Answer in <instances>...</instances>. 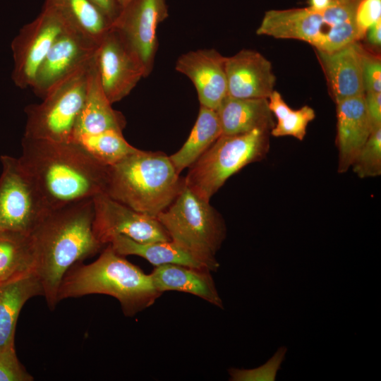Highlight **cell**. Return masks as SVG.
<instances>
[{
	"instance_id": "6da1fadb",
	"label": "cell",
	"mask_w": 381,
	"mask_h": 381,
	"mask_svg": "<svg viewBox=\"0 0 381 381\" xmlns=\"http://www.w3.org/2000/svg\"><path fill=\"white\" fill-rule=\"evenodd\" d=\"M18 159L50 212L104 192L107 167L73 142L23 137Z\"/></svg>"
},
{
	"instance_id": "5b68a950",
	"label": "cell",
	"mask_w": 381,
	"mask_h": 381,
	"mask_svg": "<svg viewBox=\"0 0 381 381\" xmlns=\"http://www.w3.org/2000/svg\"><path fill=\"white\" fill-rule=\"evenodd\" d=\"M156 218L172 242L210 271L218 270L216 254L226 238V227L210 201L184 185L173 202Z\"/></svg>"
},
{
	"instance_id": "484cf974",
	"label": "cell",
	"mask_w": 381,
	"mask_h": 381,
	"mask_svg": "<svg viewBox=\"0 0 381 381\" xmlns=\"http://www.w3.org/2000/svg\"><path fill=\"white\" fill-rule=\"evenodd\" d=\"M36 272L30 236L0 234V286Z\"/></svg>"
},
{
	"instance_id": "603a6c76",
	"label": "cell",
	"mask_w": 381,
	"mask_h": 381,
	"mask_svg": "<svg viewBox=\"0 0 381 381\" xmlns=\"http://www.w3.org/2000/svg\"><path fill=\"white\" fill-rule=\"evenodd\" d=\"M70 28L99 44L111 21L90 0H45Z\"/></svg>"
},
{
	"instance_id": "d6986e66",
	"label": "cell",
	"mask_w": 381,
	"mask_h": 381,
	"mask_svg": "<svg viewBox=\"0 0 381 381\" xmlns=\"http://www.w3.org/2000/svg\"><path fill=\"white\" fill-rule=\"evenodd\" d=\"M325 25L320 13L310 7L267 11L256 30L259 35L277 39H294L315 47Z\"/></svg>"
},
{
	"instance_id": "ba28073f",
	"label": "cell",
	"mask_w": 381,
	"mask_h": 381,
	"mask_svg": "<svg viewBox=\"0 0 381 381\" xmlns=\"http://www.w3.org/2000/svg\"><path fill=\"white\" fill-rule=\"evenodd\" d=\"M0 160V234L30 236L50 211L19 159Z\"/></svg>"
},
{
	"instance_id": "8992f818",
	"label": "cell",
	"mask_w": 381,
	"mask_h": 381,
	"mask_svg": "<svg viewBox=\"0 0 381 381\" xmlns=\"http://www.w3.org/2000/svg\"><path fill=\"white\" fill-rule=\"evenodd\" d=\"M270 133L258 128L240 134H222L190 166L185 185L200 198L210 201L230 176L265 157L270 149Z\"/></svg>"
},
{
	"instance_id": "d590c367",
	"label": "cell",
	"mask_w": 381,
	"mask_h": 381,
	"mask_svg": "<svg viewBox=\"0 0 381 381\" xmlns=\"http://www.w3.org/2000/svg\"><path fill=\"white\" fill-rule=\"evenodd\" d=\"M365 106L373 129L381 126V92H365Z\"/></svg>"
},
{
	"instance_id": "5bb4252c",
	"label": "cell",
	"mask_w": 381,
	"mask_h": 381,
	"mask_svg": "<svg viewBox=\"0 0 381 381\" xmlns=\"http://www.w3.org/2000/svg\"><path fill=\"white\" fill-rule=\"evenodd\" d=\"M226 59L214 49L190 51L178 59L175 68L192 81L200 105L216 110L228 95Z\"/></svg>"
},
{
	"instance_id": "2e32d148",
	"label": "cell",
	"mask_w": 381,
	"mask_h": 381,
	"mask_svg": "<svg viewBox=\"0 0 381 381\" xmlns=\"http://www.w3.org/2000/svg\"><path fill=\"white\" fill-rule=\"evenodd\" d=\"M338 172L351 167L355 157L368 139L373 126L368 116L364 95L336 102Z\"/></svg>"
},
{
	"instance_id": "e575fe53",
	"label": "cell",
	"mask_w": 381,
	"mask_h": 381,
	"mask_svg": "<svg viewBox=\"0 0 381 381\" xmlns=\"http://www.w3.org/2000/svg\"><path fill=\"white\" fill-rule=\"evenodd\" d=\"M362 68L365 92H381L380 58L363 49Z\"/></svg>"
},
{
	"instance_id": "30bf717a",
	"label": "cell",
	"mask_w": 381,
	"mask_h": 381,
	"mask_svg": "<svg viewBox=\"0 0 381 381\" xmlns=\"http://www.w3.org/2000/svg\"><path fill=\"white\" fill-rule=\"evenodd\" d=\"M92 202L93 231L104 246L118 236L140 243L171 241L156 217L138 212L104 193L94 196Z\"/></svg>"
},
{
	"instance_id": "4dcf8cb0",
	"label": "cell",
	"mask_w": 381,
	"mask_h": 381,
	"mask_svg": "<svg viewBox=\"0 0 381 381\" xmlns=\"http://www.w3.org/2000/svg\"><path fill=\"white\" fill-rule=\"evenodd\" d=\"M358 41L356 20L329 27L315 47L317 50L332 52Z\"/></svg>"
},
{
	"instance_id": "f35d334b",
	"label": "cell",
	"mask_w": 381,
	"mask_h": 381,
	"mask_svg": "<svg viewBox=\"0 0 381 381\" xmlns=\"http://www.w3.org/2000/svg\"><path fill=\"white\" fill-rule=\"evenodd\" d=\"M330 0H308L309 6L313 11L321 13L329 4Z\"/></svg>"
},
{
	"instance_id": "f1b7e54d",
	"label": "cell",
	"mask_w": 381,
	"mask_h": 381,
	"mask_svg": "<svg viewBox=\"0 0 381 381\" xmlns=\"http://www.w3.org/2000/svg\"><path fill=\"white\" fill-rule=\"evenodd\" d=\"M315 117L314 109L308 105L296 110L289 106L276 117L277 122L270 131V134L274 137L292 136L303 140L308 123Z\"/></svg>"
},
{
	"instance_id": "d6a6232c",
	"label": "cell",
	"mask_w": 381,
	"mask_h": 381,
	"mask_svg": "<svg viewBox=\"0 0 381 381\" xmlns=\"http://www.w3.org/2000/svg\"><path fill=\"white\" fill-rule=\"evenodd\" d=\"M33 377L19 361L15 347L0 351V381H32Z\"/></svg>"
},
{
	"instance_id": "44dd1931",
	"label": "cell",
	"mask_w": 381,
	"mask_h": 381,
	"mask_svg": "<svg viewBox=\"0 0 381 381\" xmlns=\"http://www.w3.org/2000/svg\"><path fill=\"white\" fill-rule=\"evenodd\" d=\"M216 111L223 135L244 133L258 128L270 132L274 126L267 98H237L227 95Z\"/></svg>"
},
{
	"instance_id": "3957f363",
	"label": "cell",
	"mask_w": 381,
	"mask_h": 381,
	"mask_svg": "<svg viewBox=\"0 0 381 381\" xmlns=\"http://www.w3.org/2000/svg\"><path fill=\"white\" fill-rule=\"evenodd\" d=\"M90 294L114 297L128 317L151 306L162 295L150 274L126 260L110 244L95 261L71 267L59 287L57 301Z\"/></svg>"
},
{
	"instance_id": "4fadbf2b",
	"label": "cell",
	"mask_w": 381,
	"mask_h": 381,
	"mask_svg": "<svg viewBox=\"0 0 381 381\" xmlns=\"http://www.w3.org/2000/svg\"><path fill=\"white\" fill-rule=\"evenodd\" d=\"M98 43L67 27L56 38L35 75L31 88L43 98L56 85L87 65Z\"/></svg>"
},
{
	"instance_id": "9c48e42d",
	"label": "cell",
	"mask_w": 381,
	"mask_h": 381,
	"mask_svg": "<svg viewBox=\"0 0 381 381\" xmlns=\"http://www.w3.org/2000/svg\"><path fill=\"white\" fill-rule=\"evenodd\" d=\"M67 27L56 11L44 5L38 16L20 30L11 43V78L17 87H32L41 63L56 38Z\"/></svg>"
},
{
	"instance_id": "9a60e30c",
	"label": "cell",
	"mask_w": 381,
	"mask_h": 381,
	"mask_svg": "<svg viewBox=\"0 0 381 381\" xmlns=\"http://www.w3.org/2000/svg\"><path fill=\"white\" fill-rule=\"evenodd\" d=\"M228 95L237 98H267L274 90L276 77L272 64L260 53L242 49L225 63Z\"/></svg>"
},
{
	"instance_id": "7c38bea8",
	"label": "cell",
	"mask_w": 381,
	"mask_h": 381,
	"mask_svg": "<svg viewBox=\"0 0 381 381\" xmlns=\"http://www.w3.org/2000/svg\"><path fill=\"white\" fill-rule=\"evenodd\" d=\"M166 0H132L112 23L141 61L145 77L151 73L158 47L157 28L168 17Z\"/></svg>"
},
{
	"instance_id": "ab89813d",
	"label": "cell",
	"mask_w": 381,
	"mask_h": 381,
	"mask_svg": "<svg viewBox=\"0 0 381 381\" xmlns=\"http://www.w3.org/2000/svg\"><path fill=\"white\" fill-rule=\"evenodd\" d=\"M120 8L122 9L126 6H127L129 2L132 0H116Z\"/></svg>"
},
{
	"instance_id": "836d02e7",
	"label": "cell",
	"mask_w": 381,
	"mask_h": 381,
	"mask_svg": "<svg viewBox=\"0 0 381 381\" xmlns=\"http://www.w3.org/2000/svg\"><path fill=\"white\" fill-rule=\"evenodd\" d=\"M381 20V0H362L356 15L358 41L365 37L368 30Z\"/></svg>"
},
{
	"instance_id": "1f68e13d",
	"label": "cell",
	"mask_w": 381,
	"mask_h": 381,
	"mask_svg": "<svg viewBox=\"0 0 381 381\" xmlns=\"http://www.w3.org/2000/svg\"><path fill=\"white\" fill-rule=\"evenodd\" d=\"M362 0H330L329 6L322 11V20L329 27L356 20V15Z\"/></svg>"
},
{
	"instance_id": "277c9868",
	"label": "cell",
	"mask_w": 381,
	"mask_h": 381,
	"mask_svg": "<svg viewBox=\"0 0 381 381\" xmlns=\"http://www.w3.org/2000/svg\"><path fill=\"white\" fill-rule=\"evenodd\" d=\"M184 185L169 157L137 149L107 167L104 193L138 212L157 217Z\"/></svg>"
},
{
	"instance_id": "7402d4cb",
	"label": "cell",
	"mask_w": 381,
	"mask_h": 381,
	"mask_svg": "<svg viewBox=\"0 0 381 381\" xmlns=\"http://www.w3.org/2000/svg\"><path fill=\"white\" fill-rule=\"evenodd\" d=\"M44 290L36 272L0 286V351L15 347L17 320L24 304Z\"/></svg>"
},
{
	"instance_id": "8d00e7d4",
	"label": "cell",
	"mask_w": 381,
	"mask_h": 381,
	"mask_svg": "<svg viewBox=\"0 0 381 381\" xmlns=\"http://www.w3.org/2000/svg\"><path fill=\"white\" fill-rule=\"evenodd\" d=\"M113 23L121 8L116 0H90Z\"/></svg>"
},
{
	"instance_id": "e0dca14e",
	"label": "cell",
	"mask_w": 381,
	"mask_h": 381,
	"mask_svg": "<svg viewBox=\"0 0 381 381\" xmlns=\"http://www.w3.org/2000/svg\"><path fill=\"white\" fill-rule=\"evenodd\" d=\"M98 76L95 56L89 67L83 107L77 120L71 142L109 131L123 132L126 120L114 110Z\"/></svg>"
},
{
	"instance_id": "74e56055",
	"label": "cell",
	"mask_w": 381,
	"mask_h": 381,
	"mask_svg": "<svg viewBox=\"0 0 381 381\" xmlns=\"http://www.w3.org/2000/svg\"><path fill=\"white\" fill-rule=\"evenodd\" d=\"M365 37L373 45L379 47L381 44V20L372 25L367 31Z\"/></svg>"
},
{
	"instance_id": "4316f807",
	"label": "cell",
	"mask_w": 381,
	"mask_h": 381,
	"mask_svg": "<svg viewBox=\"0 0 381 381\" xmlns=\"http://www.w3.org/2000/svg\"><path fill=\"white\" fill-rule=\"evenodd\" d=\"M99 164L109 167L137 150L123 132L109 131L73 141Z\"/></svg>"
},
{
	"instance_id": "83f0119b",
	"label": "cell",
	"mask_w": 381,
	"mask_h": 381,
	"mask_svg": "<svg viewBox=\"0 0 381 381\" xmlns=\"http://www.w3.org/2000/svg\"><path fill=\"white\" fill-rule=\"evenodd\" d=\"M351 167L361 179L381 174V126L373 129Z\"/></svg>"
},
{
	"instance_id": "52a82bcc",
	"label": "cell",
	"mask_w": 381,
	"mask_h": 381,
	"mask_svg": "<svg viewBox=\"0 0 381 381\" xmlns=\"http://www.w3.org/2000/svg\"><path fill=\"white\" fill-rule=\"evenodd\" d=\"M92 60L53 87L41 103L25 108L27 120L23 137L71 142L83 107L88 70Z\"/></svg>"
},
{
	"instance_id": "8fae6325",
	"label": "cell",
	"mask_w": 381,
	"mask_h": 381,
	"mask_svg": "<svg viewBox=\"0 0 381 381\" xmlns=\"http://www.w3.org/2000/svg\"><path fill=\"white\" fill-rule=\"evenodd\" d=\"M95 64L102 89L111 104L126 97L145 77L139 58L113 28L99 42Z\"/></svg>"
},
{
	"instance_id": "cb8c5ba5",
	"label": "cell",
	"mask_w": 381,
	"mask_h": 381,
	"mask_svg": "<svg viewBox=\"0 0 381 381\" xmlns=\"http://www.w3.org/2000/svg\"><path fill=\"white\" fill-rule=\"evenodd\" d=\"M222 134L217 111L200 105L198 119L182 147L169 158L180 173L193 164Z\"/></svg>"
},
{
	"instance_id": "ac0fdd59",
	"label": "cell",
	"mask_w": 381,
	"mask_h": 381,
	"mask_svg": "<svg viewBox=\"0 0 381 381\" xmlns=\"http://www.w3.org/2000/svg\"><path fill=\"white\" fill-rule=\"evenodd\" d=\"M363 49L356 41L332 52L316 49L335 103L365 94Z\"/></svg>"
},
{
	"instance_id": "ffe728a7",
	"label": "cell",
	"mask_w": 381,
	"mask_h": 381,
	"mask_svg": "<svg viewBox=\"0 0 381 381\" xmlns=\"http://www.w3.org/2000/svg\"><path fill=\"white\" fill-rule=\"evenodd\" d=\"M210 272L206 269L165 264L156 266L150 275L155 287L161 294L167 291L184 292L224 309Z\"/></svg>"
},
{
	"instance_id": "f546056e",
	"label": "cell",
	"mask_w": 381,
	"mask_h": 381,
	"mask_svg": "<svg viewBox=\"0 0 381 381\" xmlns=\"http://www.w3.org/2000/svg\"><path fill=\"white\" fill-rule=\"evenodd\" d=\"M288 349L279 346L274 355L262 365L252 369L230 368L228 369L231 381H274L284 361Z\"/></svg>"
},
{
	"instance_id": "7a4b0ae2",
	"label": "cell",
	"mask_w": 381,
	"mask_h": 381,
	"mask_svg": "<svg viewBox=\"0 0 381 381\" xmlns=\"http://www.w3.org/2000/svg\"><path fill=\"white\" fill-rule=\"evenodd\" d=\"M92 198L52 210L30 235L47 306L54 310L61 280L73 265L98 253L102 245L93 228Z\"/></svg>"
},
{
	"instance_id": "d4e9b609",
	"label": "cell",
	"mask_w": 381,
	"mask_h": 381,
	"mask_svg": "<svg viewBox=\"0 0 381 381\" xmlns=\"http://www.w3.org/2000/svg\"><path fill=\"white\" fill-rule=\"evenodd\" d=\"M109 244L119 255H138L155 267L165 264H178L208 270L202 262L171 241L140 243L126 236H118Z\"/></svg>"
}]
</instances>
